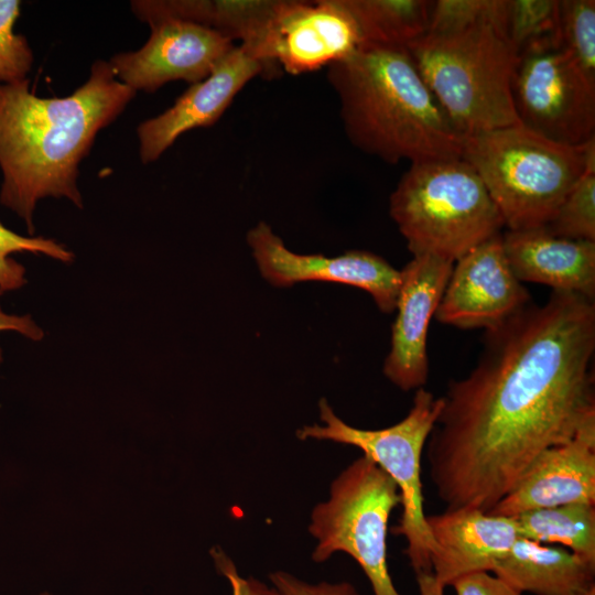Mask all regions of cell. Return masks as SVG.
Here are the masks:
<instances>
[{"mask_svg": "<svg viewBox=\"0 0 595 595\" xmlns=\"http://www.w3.org/2000/svg\"><path fill=\"white\" fill-rule=\"evenodd\" d=\"M364 42L408 47L426 34L433 1L345 0Z\"/></svg>", "mask_w": 595, "mask_h": 595, "instance_id": "obj_21", "label": "cell"}, {"mask_svg": "<svg viewBox=\"0 0 595 595\" xmlns=\"http://www.w3.org/2000/svg\"><path fill=\"white\" fill-rule=\"evenodd\" d=\"M462 159L478 174L510 230L545 226L595 162V138L582 145L512 125L464 139Z\"/></svg>", "mask_w": 595, "mask_h": 595, "instance_id": "obj_5", "label": "cell"}, {"mask_svg": "<svg viewBox=\"0 0 595 595\" xmlns=\"http://www.w3.org/2000/svg\"><path fill=\"white\" fill-rule=\"evenodd\" d=\"M364 43L345 0H278L249 55L273 68L300 75L344 60Z\"/></svg>", "mask_w": 595, "mask_h": 595, "instance_id": "obj_10", "label": "cell"}, {"mask_svg": "<svg viewBox=\"0 0 595 595\" xmlns=\"http://www.w3.org/2000/svg\"><path fill=\"white\" fill-rule=\"evenodd\" d=\"M442 408V397L436 398L424 387L419 388L411 409L401 421L383 429L365 430L347 424L326 399H321L318 409L323 424L305 425L296 431L300 440H325L355 446L391 477L398 486L402 506L400 522L391 532L405 539L404 553L415 574L432 572L431 558L436 552L424 515L421 459Z\"/></svg>", "mask_w": 595, "mask_h": 595, "instance_id": "obj_7", "label": "cell"}, {"mask_svg": "<svg viewBox=\"0 0 595 595\" xmlns=\"http://www.w3.org/2000/svg\"><path fill=\"white\" fill-rule=\"evenodd\" d=\"M149 25L151 34L142 47L109 60L117 79L134 91L154 93L172 80L196 84L236 46L225 35L183 20L165 19Z\"/></svg>", "mask_w": 595, "mask_h": 595, "instance_id": "obj_13", "label": "cell"}, {"mask_svg": "<svg viewBox=\"0 0 595 595\" xmlns=\"http://www.w3.org/2000/svg\"><path fill=\"white\" fill-rule=\"evenodd\" d=\"M512 99L519 123L558 143L595 138V80L561 48L519 56Z\"/></svg>", "mask_w": 595, "mask_h": 595, "instance_id": "obj_9", "label": "cell"}, {"mask_svg": "<svg viewBox=\"0 0 595 595\" xmlns=\"http://www.w3.org/2000/svg\"><path fill=\"white\" fill-rule=\"evenodd\" d=\"M454 262L413 256L400 270L401 283L383 374L403 391L423 388L429 377L426 340Z\"/></svg>", "mask_w": 595, "mask_h": 595, "instance_id": "obj_14", "label": "cell"}, {"mask_svg": "<svg viewBox=\"0 0 595 595\" xmlns=\"http://www.w3.org/2000/svg\"><path fill=\"white\" fill-rule=\"evenodd\" d=\"M436 544L432 573L445 587L456 578L490 572L520 538L515 517L497 516L476 508H458L426 516Z\"/></svg>", "mask_w": 595, "mask_h": 595, "instance_id": "obj_17", "label": "cell"}, {"mask_svg": "<svg viewBox=\"0 0 595 595\" xmlns=\"http://www.w3.org/2000/svg\"><path fill=\"white\" fill-rule=\"evenodd\" d=\"M508 263L522 282L595 299V241L555 236L545 226L501 232Z\"/></svg>", "mask_w": 595, "mask_h": 595, "instance_id": "obj_18", "label": "cell"}, {"mask_svg": "<svg viewBox=\"0 0 595 595\" xmlns=\"http://www.w3.org/2000/svg\"><path fill=\"white\" fill-rule=\"evenodd\" d=\"M389 213L412 256L452 262L505 227L480 177L462 158L411 163L390 196Z\"/></svg>", "mask_w": 595, "mask_h": 595, "instance_id": "obj_6", "label": "cell"}, {"mask_svg": "<svg viewBox=\"0 0 595 595\" xmlns=\"http://www.w3.org/2000/svg\"><path fill=\"white\" fill-rule=\"evenodd\" d=\"M269 578L279 595H360L348 582L311 584L283 571L271 573Z\"/></svg>", "mask_w": 595, "mask_h": 595, "instance_id": "obj_28", "label": "cell"}, {"mask_svg": "<svg viewBox=\"0 0 595 595\" xmlns=\"http://www.w3.org/2000/svg\"><path fill=\"white\" fill-rule=\"evenodd\" d=\"M586 595H595V588L588 592Z\"/></svg>", "mask_w": 595, "mask_h": 595, "instance_id": "obj_33", "label": "cell"}, {"mask_svg": "<svg viewBox=\"0 0 595 595\" xmlns=\"http://www.w3.org/2000/svg\"><path fill=\"white\" fill-rule=\"evenodd\" d=\"M42 595H50V594H47V593H44V594H42Z\"/></svg>", "mask_w": 595, "mask_h": 595, "instance_id": "obj_34", "label": "cell"}, {"mask_svg": "<svg viewBox=\"0 0 595 595\" xmlns=\"http://www.w3.org/2000/svg\"><path fill=\"white\" fill-rule=\"evenodd\" d=\"M505 29L519 56L560 48L559 0H505Z\"/></svg>", "mask_w": 595, "mask_h": 595, "instance_id": "obj_23", "label": "cell"}, {"mask_svg": "<svg viewBox=\"0 0 595 595\" xmlns=\"http://www.w3.org/2000/svg\"><path fill=\"white\" fill-rule=\"evenodd\" d=\"M246 240L261 275L273 286L310 281L346 284L369 293L382 313L396 311L400 270L374 252L350 250L336 257L296 253L264 221L250 228Z\"/></svg>", "mask_w": 595, "mask_h": 595, "instance_id": "obj_11", "label": "cell"}, {"mask_svg": "<svg viewBox=\"0 0 595 595\" xmlns=\"http://www.w3.org/2000/svg\"><path fill=\"white\" fill-rule=\"evenodd\" d=\"M273 0H137L131 10L142 22L183 20L212 29L241 46H250L269 22Z\"/></svg>", "mask_w": 595, "mask_h": 595, "instance_id": "obj_20", "label": "cell"}, {"mask_svg": "<svg viewBox=\"0 0 595 595\" xmlns=\"http://www.w3.org/2000/svg\"><path fill=\"white\" fill-rule=\"evenodd\" d=\"M419 595H444V586L435 578L432 572L415 574Z\"/></svg>", "mask_w": 595, "mask_h": 595, "instance_id": "obj_32", "label": "cell"}, {"mask_svg": "<svg viewBox=\"0 0 595 595\" xmlns=\"http://www.w3.org/2000/svg\"><path fill=\"white\" fill-rule=\"evenodd\" d=\"M41 253L62 262H71L72 251L55 240L43 237L21 236L0 224V292L22 288L25 282V269L11 258L19 252Z\"/></svg>", "mask_w": 595, "mask_h": 595, "instance_id": "obj_26", "label": "cell"}, {"mask_svg": "<svg viewBox=\"0 0 595 595\" xmlns=\"http://www.w3.org/2000/svg\"><path fill=\"white\" fill-rule=\"evenodd\" d=\"M407 48L464 139L519 123L505 0L433 1L429 31Z\"/></svg>", "mask_w": 595, "mask_h": 595, "instance_id": "obj_4", "label": "cell"}, {"mask_svg": "<svg viewBox=\"0 0 595 595\" xmlns=\"http://www.w3.org/2000/svg\"><path fill=\"white\" fill-rule=\"evenodd\" d=\"M399 505L391 477L368 457L357 458L334 479L328 500L312 512L309 531L317 540L312 559L321 563L344 552L361 567L374 595H401L387 561L389 518Z\"/></svg>", "mask_w": 595, "mask_h": 595, "instance_id": "obj_8", "label": "cell"}, {"mask_svg": "<svg viewBox=\"0 0 595 595\" xmlns=\"http://www.w3.org/2000/svg\"><path fill=\"white\" fill-rule=\"evenodd\" d=\"M217 571L229 582L231 595H279L274 587L253 578L242 577L232 561L220 550L212 551Z\"/></svg>", "mask_w": 595, "mask_h": 595, "instance_id": "obj_30", "label": "cell"}, {"mask_svg": "<svg viewBox=\"0 0 595 595\" xmlns=\"http://www.w3.org/2000/svg\"><path fill=\"white\" fill-rule=\"evenodd\" d=\"M350 142L390 164L462 158L457 132L407 47L364 42L327 67Z\"/></svg>", "mask_w": 595, "mask_h": 595, "instance_id": "obj_3", "label": "cell"}, {"mask_svg": "<svg viewBox=\"0 0 595 595\" xmlns=\"http://www.w3.org/2000/svg\"><path fill=\"white\" fill-rule=\"evenodd\" d=\"M515 519L520 538L559 544L595 564V504L540 508Z\"/></svg>", "mask_w": 595, "mask_h": 595, "instance_id": "obj_22", "label": "cell"}, {"mask_svg": "<svg viewBox=\"0 0 595 595\" xmlns=\"http://www.w3.org/2000/svg\"><path fill=\"white\" fill-rule=\"evenodd\" d=\"M560 48L595 80V1L559 0Z\"/></svg>", "mask_w": 595, "mask_h": 595, "instance_id": "obj_24", "label": "cell"}, {"mask_svg": "<svg viewBox=\"0 0 595 595\" xmlns=\"http://www.w3.org/2000/svg\"><path fill=\"white\" fill-rule=\"evenodd\" d=\"M545 227L559 237L595 241V162L588 164Z\"/></svg>", "mask_w": 595, "mask_h": 595, "instance_id": "obj_25", "label": "cell"}, {"mask_svg": "<svg viewBox=\"0 0 595 595\" xmlns=\"http://www.w3.org/2000/svg\"><path fill=\"white\" fill-rule=\"evenodd\" d=\"M595 303L552 291L485 331L474 369L452 380L426 442L447 510L488 512L547 448L595 421Z\"/></svg>", "mask_w": 595, "mask_h": 595, "instance_id": "obj_1", "label": "cell"}, {"mask_svg": "<svg viewBox=\"0 0 595 595\" xmlns=\"http://www.w3.org/2000/svg\"><path fill=\"white\" fill-rule=\"evenodd\" d=\"M531 302L508 263L500 232L454 262L434 316L444 325L488 331Z\"/></svg>", "mask_w": 595, "mask_h": 595, "instance_id": "obj_12", "label": "cell"}, {"mask_svg": "<svg viewBox=\"0 0 595 595\" xmlns=\"http://www.w3.org/2000/svg\"><path fill=\"white\" fill-rule=\"evenodd\" d=\"M521 593L586 595L595 588V564L562 547L519 538L491 571Z\"/></svg>", "mask_w": 595, "mask_h": 595, "instance_id": "obj_19", "label": "cell"}, {"mask_svg": "<svg viewBox=\"0 0 595 595\" xmlns=\"http://www.w3.org/2000/svg\"><path fill=\"white\" fill-rule=\"evenodd\" d=\"M15 332L32 340H40L43 331L29 315H13L6 313L0 306V333Z\"/></svg>", "mask_w": 595, "mask_h": 595, "instance_id": "obj_31", "label": "cell"}, {"mask_svg": "<svg viewBox=\"0 0 595 595\" xmlns=\"http://www.w3.org/2000/svg\"><path fill=\"white\" fill-rule=\"evenodd\" d=\"M270 66L249 55L239 44L203 80L191 85L159 116L137 128L142 163L156 161L183 133L213 126L238 93Z\"/></svg>", "mask_w": 595, "mask_h": 595, "instance_id": "obj_15", "label": "cell"}, {"mask_svg": "<svg viewBox=\"0 0 595 595\" xmlns=\"http://www.w3.org/2000/svg\"><path fill=\"white\" fill-rule=\"evenodd\" d=\"M20 14V1L0 0V83L26 79L32 68L33 53L26 39L14 32Z\"/></svg>", "mask_w": 595, "mask_h": 595, "instance_id": "obj_27", "label": "cell"}, {"mask_svg": "<svg viewBox=\"0 0 595 595\" xmlns=\"http://www.w3.org/2000/svg\"><path fill=\"white\" fill-rule=\"evenodd\" d=\"M1 294H2V293L0 292V295H1Z\"/></svg>", "mask_w": 595, "mask_h": 595, "instance_id": "obj_35", "label": "cell"}, {"mask_svg": "<svg viewBox=\"0 0 595 595\" xmlns=\"http://www.w3.org/2000/svg\"><path fill=\"white\" fill-rule=\"evenodd\" d=\"M136 93L102 60L66 97H37L28 78L0 83V203L24 220L29 234L34 232L36 203L44 197H65L83 207L79 163L97 133L118 118Z\"/></svg>", "mask_w": 595, "mask_h": 595, "instance_id": "obj_2", "label": "cell"}, {"mask_svg": "<svg viewBox=\"0 0 595 595\" xmlns=\"http://www.w3.org/2000/svg\"><path fill=\"white\" fill-rule=\"evenodd\" d=\"M456 595H524L507 582L486 571L463 575L451 584Z\"/></svg>", "mask_w": 595, "mask_h": 595, "instance_id": "obj_29", "label": "cell"}, {"mask_svg": "<svg viewBox=\"0 0 595 595\" xmlns=\"http://www.w3.org/2000/svg\"><path fill=\"white\" fill-rule=\"evenodd\" d=\"M569 504H595V421L544 450L488 513L516 517Z\"/></svg>", "mask_w": 595, "mask_h": 595, "instance_id": "obj_16", "label": "cell"}]
</instances>
